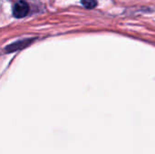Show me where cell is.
Returning <instances> with one entry per match:
<instances>
[{"instance_id":"6da1fadb","label":"cell","mask_w":155,"mask_h":154,"mask_svg":"<svg viewBox=\"0 0 155 154\" xmlns=\"http://www.w3.org/2000/svg\"><path fill=\"white\" fill-rule=\"evenodd\" d=\"M29 12V5L23 0L17 1L13 7V15L16 18L25 17Z\"/></svg>"},{"instance_id":"7a4b0ae2","label":"cell","mask_w":155,"mask_h":154,"mask_svg":"<svg viewBox=\"0 0 155 154\" xmlns=\"http://www.w3.org/2000/svg\"><path fill=\"white\" fill-rule=\"evenodd\" d=\"M81 2H82V5L88 9L94 8L97 5L96 0H81Z\"/></svg>"}]
</instances>
